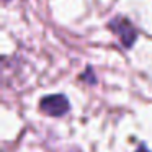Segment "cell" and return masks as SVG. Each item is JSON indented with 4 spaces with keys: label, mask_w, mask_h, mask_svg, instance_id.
I'll list each match as a JSON object with an SVG mask.
<instances>
[{
    "label": "cell",
    "mask_w": 152,
    "mask_h": 152,
    "mask_svg": "<svg viewBox=\"0 0 152 152\" xmlns=\"http://www.w3.org/2000/svg\"><path fill=\"white\" fill-rule=\"evenodd\" d=\"M108 28L119 38V41H121V44L124 48H131L136 43L137 31L124 17H115L113 20H110Z\"/></svg>",
    "instance_id": "obj_1"
},
{
    "label": "cell",
    "mask_w": 152,
    "mask_h": 152,
    "mask_svg": "<svg viewBox=\"0 0 152 152\" xmlns=\"http://www.w3.org/2000/svg\"><path fill=\"white\" fill-rule=\"evenodd\" d=\"M39 110L43 113H46V115H49V116L59 118V116H64L69 111V100H67V96L62 95V93L48 95V96H44V98H41Z\"/></svg>",
    "instance_id": "obj_2"
},
{
    "label": "cell",
    "mask_w": 152,
    "mask_h": 152,
    "mask_svg": "<svg viewBox=\"0 0 152 152\" xmlns=\"http://www.w3.org/2000/svg\"><path fill=\"white\" fill-rule=\"evenodd\" d=\"M136 152H151V151H149V149L145 147L144 144H141V145H139V149H137V151H136Z\"/></svg>",
    "instance_id": "obj_4"
},
{
    "label": "cell",
    "mask_w": 152,
    "mask_h": 152,
    "mask_svg": "<svg viewBox=\"0 0 152 152\" xmlns=\"http://www.w3.org/2000/svg\"><path fill=\"white\" fill-rule=\"evenodd\" d=\"M80 79H88V83H95V75H93L92 67H87V72L80 75Z\"/></svg>",
    "instance_id": "obj_3"
},
{
    "label": "cell",
    "mask_w": 152,
    "mask_h": 152,
    "mask_svg": "<svg viewBox=\"0 0 152 152\" xmlns=\"http://www.w3.org/2000/svg\"><path fill=\"white\" fill-rule=\"evenodd\" d=\"M4 2H8V0H4Z\"/></svg>",
    "instance_id": "obj_5"
}]
</instances>
